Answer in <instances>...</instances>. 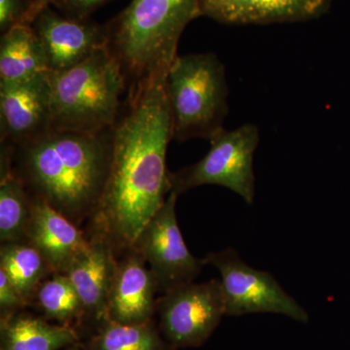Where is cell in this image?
Masks as SVG:
<instances>
[{"mask_svg": "<svg viewBox=\"0 0 350 350\" xmlns=\"http://www.w3.org/2000/svg\"><path fill=\"white\" fill-rule=\"evenodd\" d=\"M167 71L131 85L125 109L111 130L107 183L85 232L88 238L107 241L117 257L133 246L172 192L167 167L172 139Z\"/></svg>", "mask_w": 350, "mask_h": 350, "instance_id": "6da1fadb", "label": "cell"}, {"mask_svg": "<svg viewBox=\"0 0 350 350\" xmlns=\"http://www.w3.org/2000/svg\"><path fill=\"white\" fill-rule=\"evenodd\" d=\"M13 147L14 170L29 194L45 200L78 227L89 222L107 183L111 130L98 135L50 130Z\"/></svg>", "mask_w": 350, "mask_h": 350, "instance_id": "7a4b0ae2", "label": "cell"}, {"mask_svg": "<svg viewBox=\"0 0 350 350\" xmlns=\"http://www.w3.org/2000/svg\"><path fill=\"white\" fill-rule=\"evenodd\" d=\"M202 0H131L107 31V47L131 85L169 70L186 27Z\"/></svg>", "mask_w": 350, "mask_h": 350, "instance_id": "3957f363", "label": "cell"}, {"mask_svg": "<svg viewBox=\"0 0 350 350\" xmlns=\"http://www.w3.org/2000/svg\"><path fill=\"white\" fill-rule=\"evenodd\" d=\"M51 130L98 135L112 130L128 81L107 46L72 68L49 71Z\"/></svg>", "mask_w": 350, "mask_h": 350, "instance_id": "277c9868", "label": "cell"}, {"mask_svg": "<svg viewBox=\"0 0 350 350\" xmlns=\"http://www.w3.org/2000/svg\"><path fill=\"white\" fill-rule=\"evenodd\" d=\"M172 139H213L229 112L224 64L214 53L177 55L167 75Z\"/></svg>", "mask_w": 350, "mask_h": 350, "instance_id": "5b68a950", "label": "cell"}, {"mask_svg": "<svg viewBox=\"0 0 350 350\" xmlns=\"http://www.w3.org/2000/svg\"><path fill=\"white\" fill-rule=\"evenodd\" d=\"M260 142L255 124L223 130L211 142L206 156L194 165L170 172L172 192L180 195L202 185H219L236 193L247 204L255 199L254 154Z\"/></svg>", "mask_w": 350, "mask_h": 350, "instance_id": "8992f818", "label": "cell"}, {"mask_svg": "<svg viewBox=\"0 0 350 350\" xmlns=\"http://www.w3.org/2000/svg\"><path fill=\"white\" fill-rule=\"evenodd\" d=\"M204 262L220 273L226 314L273 312L308 321L306 310L271 273L251 268L234 250L209 253Z\"/></svg>", "mask_w": 350, "mask_h": 350, "instance_id": "52a82bcc", "label": "cell"}, {"mask_svg": "<svg viewBox=\"0 0 350 350\" xmlns=\"http://www.w3.org/2000/svg\"><path fill=\"white\" fill-rule=\"evenodd\" d=\"M225 314L220 280H211L189 283L162 294L157 301L156 323L174 349L196 347L211 337Z\"/></svg>", "mask_w": 350, "mask_h": 350, "instance_id": "ba28073f", "label": "cell"}, {"mask_svg": "<svg viewBox=\"0 0 350 350\" xmlns=\"http://www.w3.org/2000/svg\"><path fill=\"white\" fill-rule=\"evenodd\" d=\"M178 195L170 192L138 234L131 247L144 258L158 283L159 293L194 282L204 266L190 252L177 221Z\"/></svg>", "mask_w": 350, "mask_h": 350, "instance_id": "9c48e42d", "label": "cell"}, {"mask_svg": "<svg viewBox=\"0 0 350 350\" xmlns=\"http://www.w3.org/2000/svg\"><path fill=\"white\" fill-rule=\"evenodd\" d=\"M88 239L87 247L64 273L75 285L84 308L78 329L81 338L84 332L89 336L108 320V298L118 264L116 253L107 241L96 237Z\"/></svg>", "mask_w": 350, "mask_h": 350, "instance_id": "30bf717a", "label": "cell"}, {"mask_svg": "<svg viewBox=\"0 0 350 350\" xmlns=\"http://www.w3.org/2000/svg\"><path fill=\"white\" fill-rule=\"evenodd\" d=\"M48 72L25 81L0 82L1 142L16 146L51 130Z\"/></svg>", "mask_w": 350, "mask_h": 350, "instance_id": "8fae6325", "label": "cell"}, {"mask_svg": "<svg viewBox=\"0 0 350 350\" xmlns=\"http://www.w3.org/2000/svg\"><path fill=\"white\" fill-rule=\"evenodd\" d=\"M31 25L49 71L72 68L107 45L105 29L85 20L64 17L50 6L39 14Z\"/></svg>", "mask_w": 350, "mask_h": 350, "instance_id": "7c38bea8", "label": "cell"}, {"mask_svg": "<svg viewBox=\"0 0 350 350\" xmlns=\"http://www.w3.org/2000/svg\"><path fill=\"white\" fill-rule=\"evenodd\" d=\"M108 298V320L120 324H144L155 319L158 283L144 258L129 248L120 255Z\"/></svg>", "mask_w": 350, "mask_h": 350, "instance_id": "4fadbf2b", "label": "cell"}, {"mask_svg": "<svg viewBox=\"0 0 350 350\" xmlns=\"http://www.w3.org/2000/svg\"><path fill=\"white\" fill-rule=\"evenodd\" d=\"M333 0H202L200 17L223 25L308 22L328 12Z\"/></svg>", "mask_w": 350, "mask_h": 350, "instance_id": "5bb4252c", "label": "cell"}, {"mask_svg": "<svg viewBox=\"0 0 350 350\" xmlns=\"http://www.w3.org/2000/svg\"><path fill=\"white\" fill-rule=\"evenodd\" d=\"M25 241L43 255L56 273H63L89 244L81 228L36 196H31Z\"/></svg>", "mask_w": 350, "mask_h": 350, "instance_id": "9a60e30c", "label": "cell"}, {"mask_svg": "<svg viewBox=\"0 0 350 350\" xmlns=\"http://www.w3.org/2000/svg\"><path fill=\"white\" fill-rule=\"evenodd\" d=\"M81 342L73 327L53 323L25 310L0 320V350H61Z\"/></svg>", "mask_w": 350, "mask_h": 350, "instance_id": "2e32d148", "label": "cell"}, {"mask_svg": "<svg viewBox=\"0 0 350 350\" xmlns=\"http://www.w3.org/2000/svg\"><path fill=\"white\" fill-rule=\"evenodd\" d=\"M49 71L31 25L20 23L4 32L0 42V82H19Z\"/></svg>", "mask_w": 350, "mask_h": 350, "instance_id": "e0dca14e", "label": "cell"}, {"mask_svg": "<svg viewBox=\"0 0 350 350\" xmlns=\"http://www.w3.org/2000/svg\"><path fill=\"white\" fill-rule=\"evenodd\" d=\"M31 196L12 165L10 146L1 149L0 165V241H25L31 216Z\"/></svg>", "mask_w": 350, "mask_h": 350, "instance_id": "ac0fdd59", "label": "cell"}, {"mask_svg": "<svg viewBox=\"0 0 350 350\" xmlns=\"http://www.w3.org/2000/svg\"><path fill=\"white\" fill-rule=\"evenodd\" d=\"M0 269L29 306L44 280L56 273L43 255L27 241L1 243Z\"/></svg>", "mask_w": 350, "mask_h": 350, "instance_id": "d6986e66", "label": "cell"}, {"mask_svg": "<svg viewBox=\"0 0 350 350\" xmlns=\"http://www.w3.org/2000/svg\"><path fill=\"white\" fill-rule=\"evenodd\" d=\"M82 342L86 350H175L161 335L155 319L135 325L107 320Z\"/></svg>", "mask_w": 350, "mask_h": 350, "instance_id": "ffe728a7", "label": "cell"}, {"mask_svg": "<svg viewBox=\"0 0 350 350\" xmlns=\"http://www.w3.org/2000/svg\"><path fill=\"white\" fill-rule=\"evenodd\" d=\"M32 304L38 306L43 319L78 331L84 315L79 294L68 275L54 273L38 288ZM31 304V305H32Z\"/></svg>", "mask_w": 350, "mask_h": 350, "instance_id": "44dd1931", "label": "cell"}, {"mask_svg": "<svg viewBox=\"0 0 350 350\" xmlns=\"http://www.w3.org/2000/svg\"><path fill=\"white\" fill-rule=\"evenodd\" d=\"M29 304L0 269V320L25 310Z\"/></svg>", "mask_w": 350, "mask_h": 350, "instance_id": "7402d4cb", "label": "cell"}, {"mask_svg": "<svg viewBox=\"0 0 350 350\" xmlns=\"http://www.w3.org/2000/svg\"><path fill=\"white\" fill-rule=\"evenodd\" d=\"M32 1H29V0H0V29L3 33L11 29L13 25L22 23Z\"/></svg>", "mask_w": 350, "mask_h": 350, "instance_id": "603a6c76", "label": "cell"}, {"mask_svg": "<svg viewBox=\"0 0 350 350\" xmlns=\"http://www.w3.org/2000/svg\"><path fill=\"white\" fill-rule=\"evenodd\" d=\"M108 0H54L62 10L68 14V17L85 20L98 6L103 5Z\"/></svg>", "mask_w": 350, "mask_h": 350, "instance_id": "cb8c5ba5", "label": "cell"}, {"mask_svg": "<svg viewBox=\"0 0 350 350\" xmlns=\"http://www.w3.org/2000/svg\"><path fill=\"white\" fill-rule=\"evenodd\" d=\"M53 2H54V0H33L31 7H29V10H27V14H25L22 23L31 25L32 22L36 20V18L38 17L39 14L42 12L44 9L49 7Z\"/></svg>", "mask_w": 350, "mask_h": 350, "instance_id": "d4e9b609", "label": "cell"}, {"mask_svg": "<svg viewBox=\"0 0 350 350\" xmlns=\"http://www.w3.org/2000/svg\"><path fill=\"white\" fill-rule=\"evenodd\" d=\"M61 350H86V349H85L84 345L81 342L79 344L71 345V347H66V349Z\"/></svg>", "mask_w": 350, "mask_h": 350, "instance_id": "484cf974", "label": "cell"}]
</instances>
